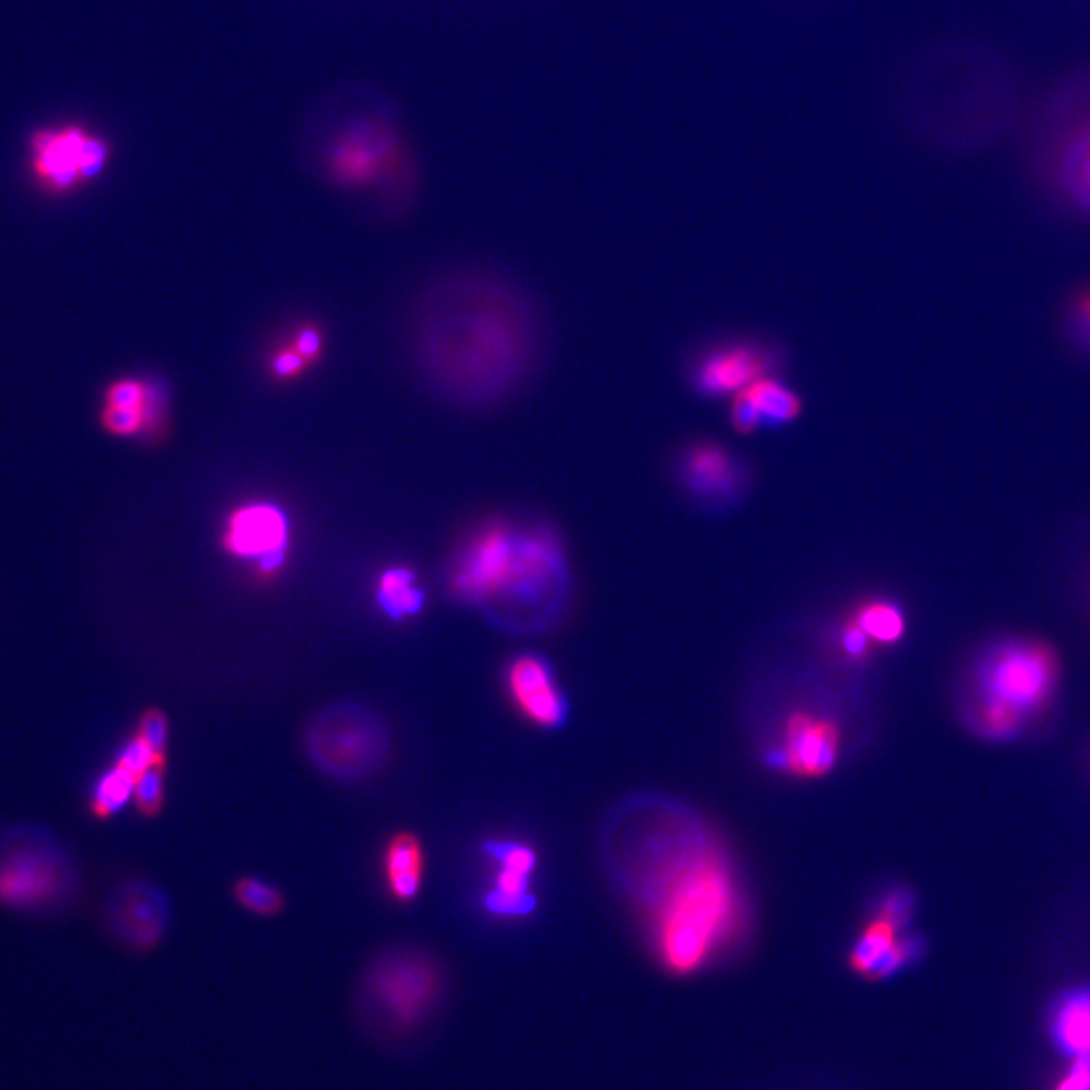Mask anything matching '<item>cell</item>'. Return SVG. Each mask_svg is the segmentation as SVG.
Masks as SVG:
<instances>
[{
  "instance_id": "cell-1",
  "label": "cell",
  "mask_w": 1090,
  "mask_h": 1090,
  "mask_svg": "<svg viewBox=\"0 0 1090 1090\" xmlns=\"http://www.w3.org/2000/svg\"><path fill=\"white\" fill-rule=\"evenodd\" d=\"M412 357L441 401L483 411L529 384L544 357V322L532 297L487 271H455L421 293Z\"/></svg>"
},
{
  "instance_id": "cell-2",
  "label": "cell",
  "mask_w": 1090,
  "mask_h": 1090,
  "mask_svg": "<svg viewBox=\"0 0 1090 1090\" xmlns=\"http://www.w3.org/2000/svg\"><path fill=\"white\" fill-rule=\"evenodd\" d=\"M645 902L657 949L668 969L690 973L734 941L744 925V899L734 870L709 842H689L650 860Z\"/></svg>"
},
{
  "instance_id": "cell-3",
  "label": "cell",
  "mask_w": 1090,
  "mask_h": 1090,
  "mask_svg": "<svg viewBox=\"0 0 1090 1090\" xmlns=\"http://www.w3.org/2000/svg\"><path fill=\"white\" fill-rule=\"evenodd\" d=\"M443 961L418 946L380 951L356 988L357 1020L384 1044H404L428 1030L445 1006Z\"/></svg>"
},
{
  "instance_id": "cell-4",
  "label": "cell",
  "mask_w": 1090,
  "mask_h": 1090,
  "mask_svg": "<svg viewBox=\"0 0 1090 1090\" xmlns=\"http://www.w3.org/2000/svg\"><path fill=\"white\" fill-rule=\"evenodd\" d=\"M569 596V568L562 535L545 519L515 522L507 568L483 610L505 624L554 618Z\"/></svg>"
},
{
  "instance_id": "cell-5",
  "label": "cell",
  "mask_w": 1090,
  "mask_h": 1090,
  "mask_svg": "<svg viewBox=\"0 0 1090 1090\" xmlns=\"http://www.w3.org/2000/svg\"><path fill=\"white\" fill-rule=\"evenodd\" d=\"M303 754L323 776L354 784L379 774L392 756V731L367 705L337 702L313 713L303 729Z\"/></svg>"
},
{
  "instance_id": "cell-6",
  "label": "cell",
  "mask_w": 1090,
  "mask_h": 1090,
  "mask_svg": "<svg viewBox=\"0 0 1090 1090\" xmlns=\"http://www.w3.org/2000/svg\"><path fill=\"white\" fill-rule=\"evenodd\" d=\"M670 483L693 512L724 517L756 490V468L746 455L711 436L680 443L668 463Z\"/></svg>"
},
{
  "instance_id": "cell-7",
  "label": "cell",
  "mask_w": 1090,
  "mask_h": 1090,
  "mask_svg": "<svg viewBox=\"0 0 1090 1090\" xmlns=\"http://www.w3.org/2000/svg\"><path fill=\"white\" fill-rule=\"evenodd\" d=\"M1057 98L1044 128L1046 176L1070 209L1090 219V71Z\"/></svg>"
},
{
  "instance_id": "cell-8",
  "label": "cell",
  "mask_w": 1090,
  "mask_h": 1090,
  "mask_svg": "<svg viewBox=\"0 0 1090 1090\" xmlns=\"http://www.w3.org/2000/svg\"><path fill=\"white\" fill-rule=\"evenodd\" d=\"M788 352L766 335L735 334L717 337L690 352L683 376L687 388L702 401H721L769 376H784Z\"/></svg>"
},
{
  "instance_id": "cell-9",
  "label": "cell",
  "mask_w": 1090,
  "mask_h": 1090,
  "mask_svg": "<svg viewBox=\"0 0 1090 1090\" xmlns=\"http://www.w3.org/2000/svg\"><path fill=\"white\" fill-rule=\"evenodd\" d=\"M1058 663L1046 645L1013 640L991 650L979 667L981 702L1010 705L1023 717L1044 705L1057 683Z\"/></svg>"
},
{
  "instance_id": "cell-10",
  "label": "cell",
  "mask_w": 1090,
  "mask_h": 1090,
  "mask_svg": "<svg viewBox=\"0 0 1090 1090\" xmlns=\"http://www.w3.org/2000/svg\"><path fill=\"white\" fill-rule=\"evenodd\" d=\"M75 890V870L51 840H19L0 852V902L43 909Z\"/></svg>"
},
{
  "instance_id": "cell-11",
  "label": "cell",
  "mask_w": 1090,
  "mask_h": 1090,
  "mask_svg": "<svg viewBox=\"0 0 1090 1090\" xmlns=\"http://www.w3.org/2000/svg\"><path fill=\"white\" fill-rule=\"evenodd\" d=\"M103 924L123 949L148 953L160 946L170 925V899L154 882L123 880L103 905Z\"/></svg>"
},
{
  "instance_id": "cell-12",
  "label": "cell",
  "mask_w": 1090,
  "mask_h": 1090,
  "mask_svg": "<svg viewBox=\"0 0 1090 1090\" xmlns=\"http://www.w3.org/2000/svg\"><path fill=\"white\" fill-rule=\"evenodd\" d=\"M108 144L81 128L43 130L33 138L34 176L46 189L68 192L100 174L108 162Z\"/></svg>"
},
{
  "instance_id": "cell-13",
  "label": "cell",
  "mask_w": 1090,
  "mask_h": 1090,
  "mask_svg": "<svg viewBox=\"0 0 1090 1090\" xmlns=\"http://www.w3.org/2000/svg\"><path fill=\"white\" fill-rule=\"evenodd\" d=\"M287 532L285 513L269 503H253L231 517L224 545L234 556L259 559V568L269 576L285 559Z\"/></svg>"
},
{
  "instance_id": "cell-14",
  "label": "cell",
  "mask_w": 1090,
  "mask_h": 1090,
  "mask_svg": "<svg viewBox=\"0 0 1090 1090\" xmlns=\"http://www.w3.org/2000/svg\"><path fill=\"white\" fill-rule=\"evenodd\" d=\"M513 703L519 711L539 727H559L566 721V699L557 689L552 668L539 657L515 658L507 673Z\"/></svg>"
},
{
  "instance_id": "cell-15",
  "label": "cell",
  "mask_w": 1090,
  "mask_h": 1090,
  "mask_svg": "<svg viewBox=\"0 0 1090 1090\" xmlns=\"http://www.w3.org/2000/svg\"><path fill=\"white\" fill-rule=\"evenodd\" d=\"M838 751L836 725L810 715H794L786 731V768L800 776H824Z\"/></svg>"
},
{
  "instance_id": "cell-16",
  "label": "cell",
  "mask_w": 1090,
  "mask_h": 1090,
  "mask_svg": "<svg viewBox=\"0 0 1090 1090\" xmlns=\"http://www.w3.org/2000/svg\"><path fill=\"white\" fill-rule=\"evenodd\" d=\"M899 925L877 915L875 921L868 924L857 947L852 949L850 966L870 978H882L890 971L901 968L905 961L917 953L915 939H897Z\"/></svg>"
},
{
  "instance_id": "cell-17",
  "label": "cell",
  "mask_w": 1090,
  "mask_h": 1090,
  "mask_svg": "<svg viewBox=\"0 0 1090 1090\" xmlns=\"http://www.w3.org/2000/svg\"><path fill=\"white\" fill-rule=\"evenodd\" d=\"M384 870L392 897L401 902L414 901L424 872V848L418 836L412 832L392 836L384 852Z\"/></svg>"
},
{
  "instance_id": "cell-18",
  "label": "cell",
  "mask_w": 1090,
  "mask_h": 1090,
  "mask_svg": "<svg viewBox=\"0 0 1090 1090\" xmlns=\"http://www.w3.org/2000/svg\"><path fill=\"white\" fill-rule=\"evenodd\" d=\"M741 392H746L747 398L754 402L764 428H784L796 423L804 411L800 394L790 384H786L781 376L757 380Z\"/></svg>"
},
{
  "instance_id": "cell-19",
  "label": "cell",
  "mask_w": 1090,
  "mask_h": 1090,
  "mask_svg": "<svg viewBox=\"0 0 1090 1090\" xmlns=\"http://www.w3.org/2000/svg\"><path fill=\"white\" fill-rule=\"evenodd\" d=\"M1054 1035L1062 1050L1090 1058V990L1074 991L1060 1001Z\"/></svg>"
},
{
  "instance_id": "cell-20",
  "label": "cell",
  "mask_w": 1090,
  "mask_h": 1090,
  "mask_svg": "<svg viewBox=\"0 0 1090 1090\" xmlns=\"http://www.w3.org/2000/svg\"><path fill=\"white\" fill-rule=\"evenodd\" d=\"M379 604L380 608L394 620L421 613L424 594L416 588L411 569L390 568L382 574L379 584Z\"/></svg>"
},
{
  "instance_id": "cell-21",
  "label": "cell",
  "mask_w": 1090,
  "mask_h": 1090,
  "mask_svg": "<svg viewBox=\"0 0 1090 1090\" xmlns=\"http://www.w3.org/2000/svg\"><path fill=\"white\" fill-rule=\"evenodd\" d=\"M382 152L372 142H347L334 157V176L350 186H366L382 170Z\"/></svg>"
},
{
  "instance_id": "cell-22",
  "label": "cell",
  "mask_w": 1090,
  "mask_h": 1090,
  "mask_svg": "<svg viewBox=\"0 0 1090 1090\" xmlns=\"http://www.w3.org/2000/svg\"><path fill=\"white\" fill-rule=\"evenodd\" d=\"M135 781L138 778L134 774H130L118 764L105 769L91 790V814L100 820H108L113 814L120 813L123 806L134 798Z\"/></svg>"
},
{
  "instance_id": "cell-23",
  "label": "cell",
  "mask_w": 1090,
  "mask_h": 1090,
  "mask_svg": "<svg viewBox=\"0 0 1090 1090\" xmlns=\"http://www.w3.org/2000/svg\"><path fill=\"white\" fill-rule=\"evenodd\" d=\"M529 875L532 872H525L519 868L501 867L499 875L495 879V889L491 890L485 907L491 912L512 915V917H522L534 911L535 899L527 890Z\"/></svg>"
},
{
  "instance_id": "cell-24",
  "label": "cell",
  "mask_w": 1090,
  "mask_h": 1090,
  "mask_svg": "<svg viewBox=\"0 0 1090 1090\" xmlns=\"http://www.w3.org/2000/svg\"><path fill=\"white\" fill-rule=\"evenodd\" d=\"M855 620L867 633L870 640H879V643H895L905 633L902 613L890 602H867L858 610Z\"/></svg>"
},
{
  "instance_id": "cell-25",
  "label": "cell",
  "mask_w": 1090,
  "mask_h": 1090,
  "mask_svg": "<svg viewBox=\"0 0 1090 1090\" xmlns=\"http://www.w3.org/2000/svg\"><path fill=\"white\" fill-rule=\"evenodd\" d=\"M234 901L259 917H273L285 909L283 892L265 880L245 877L234 882Z\"/></svg>"
},
{
  "instance_id": "cell-26",
  "label": "cell",
  "mask_w": 1090,
  "mask_h": 1090,
  "mask_svg": "<svg viewBox=\"0 0 1090 1090\" xmlns=\"http://www.w3.org/2000/svg\"><path fill=\"white\" fill-rule=\"evenodd\" d=\"M164 771L166 766H152L135 781L134 804L138 813L144 818H157L164 808L166 801Z\"/></svg>"
},
{
  "instance_id": "cell-27",
  "label": "cell",
  "mask_w": 1090,
  "mask_h": 1090,
  "mask_svg": "<svg viewBox=\"0 0 1090 1090\" xmlns=\"http://www.w3.org/2000/svg\"><path fill=\"white\" fill-rule=\"evenodd\" d=\"M1022 721V713L1016 711L1010 705L998 702H981L979 705V731H983L988 737L1006 739L1020 729Z\"/></svg>"
},
{
  "instance_id": "cell-28",
  "label": "cell",
  "mask_w": 1090,
  "mask_h": 1090,
  "mask_svg": "<svg viewBox=\"0 0 1090 1090\" xmlns=\"http://www.w3.org/2000/svg\"><path fill=\"white\" fill-rule=\"evenodd\" d=\"M1067 323L1074 344L1090 354V283L1070 295Z\"/></svg>"
},
{
  "instance_id": "cell-29",
  "label": "cell",
  "mask_w": 1090,
  "mask_h": 1090,
  "mask_svg": "<svg viewBox=\"0 0 1090 1090\" xmlns=\"http://www.w3.org/2000/svg\"><path fill=\"white\" fill-rule=\"evenodd\" d=\"M145 741V746L152 749L160 766H166L168 759V717L162 709L150 707L142 713L138 731Z\"/></svg>"
},
{
  "instance_id": "cell-30",
  "label": "cell",
  "mask_w": 1090,
  "mask_h": 1090,
  "mask_svg": "<svg viewBox=\"0 0 1090 1090\" xmlns=\"http://www.w3.org/2000/svg\"><path fill=\"white\" fill-rule=\"evenodd\" d=\"M101 423L108 433L115 434V436L144 434V411L105 404V408L101 412Z\"/></svg>"
},
{
  "instance_id": "cell-31",
  "label": "cell",
  "mask_w": 1090,
  "mask_h": 1090,
  "mask_svg": "<svg viewBox=\"0 0 1090 1090\" xmlns=\"http://www.w3.org/2000/svg\"><path fill=\"white\" fill-rule=\"evenodd\" d=\"M118 766H122L123 769H128L130 774H134L135 778H140L144 774L145 769L152 768V766H160L157 761V757L152 754V749L145 746L144 739L140 735H130L125 741H123L118 756H115V761Z\"/></svg>"
},
{
  "instance_id": "cell-32",
  "label": "cell",
  "mask_w": 1090,
  "mask_h": 1090,
  "mask_svg": "<svg viewBox=\"0 0 1090 1090\" xmlns=\"http://www.w3.org/2000/svg\"><path fill=\"white\" fill-rule=\"evenodd\" d=\"M727 418H729V424H731L735 433L741 434V436L756 434L757 431L764 428L761 416L754 406V402L747 398L746 392H737L735 396H731L729 408H727Z\"/></svg>"
},
{
  "instance_id": "cell-33",
  "label": "cell",
  "mask_w": 1090,
  "mask_h": 1090,
  "mask_svg": "<svg viewBox=\"0 0 1090 1090\" xmlns=\"http://www.w3.org/2000/svg\"><path fill=\"white\" fill-rule=\"evenodd\" d=\"M148 396V382L135 379H122L113 382L105 392V404L123 406V408H142Z\"/></svg>"
},
{
  "instance_id": "cell-34",
  "label": "cell",
  "mask_w": 1090,
  "mask_h": 1090,
  "mask_svg": "<svg viewBox=\"0 0 1090 1090\" xmlns=\"http://www.w3.org/2000/svg\"><path fill=\"white\" fill-rule=\"evenodd\" d=\"M868 643H870V638L858 626L857 620H852L842 630V646H845V650L850 657H862L867 653Z\"/></svg>"
},
{
  "instance_id": "cell-35",
  "label": "cell",
  "mask_w": 1090,
  "mask_h": 1090,
  "mask_svg": "<svg viewBox=\"0 0 1090 1090\" xmlns=\"http://www.w3.org/2000/svg\"><path fill=\"white\" fill-rule=\"evenodd\" d=\"M1058 1090H1090V1058H1079L1072 1074Z\"/></svg>"
},
{
  "instance_id": "cell-36",
  "label": "cell",
  "mask_w": 1090,
  "mask_h": 1090,
  "mask_svg": "<svg viewBox=\"0 0 1090 1090\" xmlns=\"http://www.w3.org/2000/svg\"><path fill=\"white\" fill-rule=\"evenodd\" d=\"M301 367H303V357H301L300 352H283L275 357L273 362V370L277 376H291V374H297Z\"/></svg>"
},
{
  "instance_id": "cell-37",
  "label": "cell",
  "mask_w": 1090,
  "mask_h": 1090,
  "mask_svg": "<svg viewBox=\"0 0 1090 1090\" xmlns=\"http://www.w3.org/2000/svg\"><path fill=\"white\" fill-rule=\"evenodd\" d=\"M320 344H322L320 334L315 330H312V327H305V330H301L300 334H297L295 350L300 352L301 357H313L317 356Z\"/></svg>"
}]
</instances>
